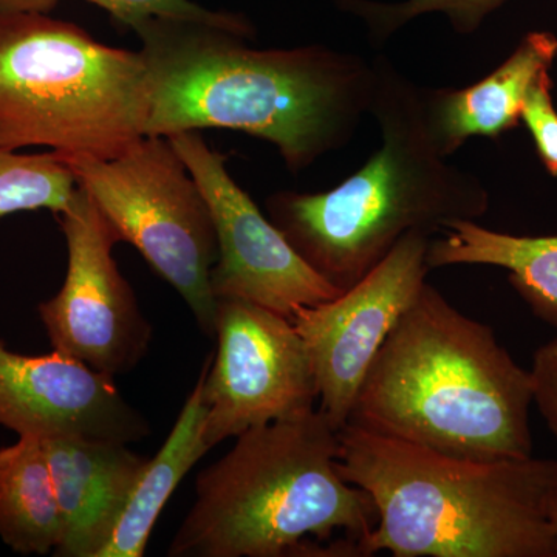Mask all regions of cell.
<instances>
[{
	"label": "cell",
	"instance_id": "cell-1",
	"mask_svg": "<svg viewBox=\"0 0 557 557\" xmlns=\"http://www.w3.org/2000/svg\"><path fill=\"white\" fill-rule=\"evenodd\" d=\"M148 137L244 132L276 146L293 174L343 149L369 115L375 72L357 53L321 44L255 49V25L226 11L219 20L146 17Z\"/></svg>",
	"mask_w": 557,
	"mask_h": 557
},
{
	"label": "cell",
	"instance_id": "cell-2",
	"mask_svg": "<svg viewBox=\"0 0 557 557\" xmlns=\"http://www.w3.org/2000/svg\"><path fill=\"white\" fill-rule=\"evenodd\" d=\"M531 405L530 370L490 325L424 282L370 366L348 423L448 456L522 460L533 457Z\"/></svg>",
	"mask_w": 557,
	"mask_h": 557
},
{
	"label": "cell",
	"instance_id": "cell-3",
	"mask_svg": "<svg viewBox=\"0 0 557 557\" xmlns=\"http://www.w3.org/2000/svg\"><path fill=\"white\" fill-rule=\"evenodd\" d=\"M372 64L369 115L379 123L380 148L335 188L277 190L265 201L300 258L339 292L368 276L406 234L432 237L490 209L482 180L449 164L429 137L421 87L383 54Z\"/></svg>",
	"mask_w": 557,
	"mask_h": 557
},
{
	"label": "cell",
	"instance_id": "cell-4",
	"mask_svg": "<svg viewBox=\"0 0 557 557\" xmlns=\"http://www.w3.org/2000/svg\"><path fill=\"white\" fill-rule=\"evenodd\" d=\"M339 474L369 494L366 556L556 557L547 518L556 460L480 461L346 424Z\"/></svg>",
	"mask_w": 557,
	"mask_h": 557
},
{
	"label": "cell",
	"instance_id": "cell-5",
	"mask_svg": "<svg viewBox=\"0 0 557 557\" xmlns=\"http://www.w3.org/2000/svg\"><path fill=\"white\" fill-rule=\"evenodd\" d=\"M338 450V431L317 408L244 432L200 472L168 556L287 557L309 536H368L375 505L339 474Z\"/></svg>",
	"mask_w": 557,
	"mask_h": 557
},
{
	"label": "cell",
	"instance_id": "cell-6",
	"mask_svg": "<svg viewBox=\"0 0 557 557\" xmlns=\"http://www.w3.org/2000/svg\"><path fill=\"white\" fill-rule=\"evenodd\" d=\"M141 53L46 13H0V148L113 159L146 137Z\"/></svg>",
	"mask_w": 557,
	"mask_h": 557
},
{
	"label": "cell",
	"instance_id": "cell-7",
	"mask_svg": "<svg viewBox=\"0 0 557 557\" xmlns=\"http://www.w3.org/2000/svg\"><path fill=\"white\" fill-rule=\"evenodd\" d=\"M61 157L120 242L137 248L188 304L199 327L214 335V220L199 183L170 138L146 135L113 159Z\"/></svg>",
	"mask_w": 557,
	"mask_h": 557
},
{
	"label": "cell",
	"instance_id": "cell-8",
	"mask_svg": "<svg viewBox=\"0 0 557 557\" xmlns=\"http://www.w3.org/2000/svg\"><path fill=\"white\" fill-rule=\"evenodd\" d=\"M214 361L201 369L211 446L314 409L317 376L292 319L248 300L222 298L215 307Z\"/></svg>",
	"mask_w": 557,
	"mask_h": 557
},
{
	"label": "cell",
	"instance_id": "cell-9",
	"mask_svg": "<svg viewBox=\"0 0 557 557\" xmlns=\"http://www.w3.org/2000/svg\"><path fill=\"white\" fill-rule=\"evenodd\" d=\"M67 244V274L60 292L39 304L53 350L115 379L148 354L152 327L113 258L119 234L89 194L78 189L57 215Z\"/></svg>",
	"mask_w": 557,
	"mask_h": 557
},
{
	"label": "cell",
	"instance_id": "cell-10",
	"mask_svg": "<svg viewBox=\"0 0 557 557\" xmlns=\"http://www.w3.org/2000/svg\"><path fill=\"white\" fill-rule=\"evenodd\" d=\"M166 138L211 208L219 248L211 270L215 299L248 300L292 319L298 307L317 306L343 293L311 269L269 215L260 212L231 177L226 156L212 149L200 131Z\"/></svg>",
	"mask_w": 557,
	"mask_h": 557
},
{
	"label": "cell",
	"instance_id": "cell-11",
	"mask_svg": "<svg viewBox=\"0 0 557 557\" xmlns=\"http://www.w3.org/2000/svg\"><path fill=\"white\" fill-rule=\"evenodd\" d=\"M431 239L420 231L406 234L354 287L293 313L317 376L319 410L338 432L350 420L359 388L388 333L426 282Z\"/></svg>",
	"mask_w": 557,
	"mask_h": 557
},
{
	"label": "cell",
	"instance_id": "cell-12",
	"mask_svg": "<svg viewBox=\"0 0 557 557\" xmlns=\"http://www.w3.org/2000/svg\"><path fill=\"white\" fill-rule=\"evenodd\" d=\"M0 426L20 437L141 442L150 424L113 379L53 350L28 357L0 339Z\"/></svg>",
	"mask_w": 557,
	"mask_h": 557
},
{
	"label": "cell",
	"instance_id": "cell-13",
	"mask_svg": "<svg viewBox=\"0 0 557 557\" xmlns=\"http://www.w3.org/2000/svg\"><path fill=\"white\" fill-rule=\"evenodd\" d=\"M42 442L61 512L53 556L98 557L148 460L126 443L70 437Z\"/></svg>",
	"mask_w": 557,
	"mask_h": 557
},
{
	"label": "cell",
	"instance_id": "cell-14",
	"mask_svg": "<svg viewBox=\"0 0 557 557\" xmlns=\"http://www.w3.org/2000/svg\"><path fill=\"white\" fill-rule=\"evenodd\" d=\"M557 58V38L530 32L496 70L463 89L421 87L429 137L440 156L456 153L468 139L498 138L522 121L523 102L542 73Z\"/></svg>",
	"mask_w": 557,
	"mask_h": 557
},
{
	"label": "cell",
	"instance_id": "cell-15",
	"mask_svg": "<svg viewBox=\"0 0 557 557\" xmlns=\"http://www.w3.org/2000/svg\"><path fill=\"white\" fill-rule=\"evenodd\" d=\"M429 242V269L487 265L509 271L508 282L542 321L557 329V236L498 233L475 220H456Z\"/></svg>",
	"mask_w": 557,
	"mask_h": 557
},
{
	"label": "cell",
	"instance_id": "cell-16",
	"mask_svg": "<svg viewBox=\"0 0 557 557\" xmlns=\"http://www.w3.org/2000/svg\"><path fill=\"white\" fill-rule=\"evenodd\" d=\"M203 376L186 398L177 421L163 446L150 458L135 483L129 502L108 544L98 557H141L157 519L178 483L211 449L205 438L207 406L201 397Z\"/></svg>",
	"mask_w": 557,
	"mask_h": 557
},
{
	"label": "cell",
	"instance_id": "cell-17",
	"mask_svg": "<svg viewBox=\"0 0 557 557\" xmlns=\"http://www.w3.org/2000/svg\"><path fill=\"white\" fill-rule=\"evenodd\" d=\"M61 512L42 440L20 437L0 448V539L24 556L53 555Z\"/></svg>",
	"mask_w": 557,
	"mask_h": 557
},
{
	"label": "cell",
	"instance_id": "cell-18",
	"mask_svg": "<svg viewBox=\"0 0 557 557\" xmlns=\"http://www.w3.org/2000/svg\"><path fill=\"white\" fill-rule=\"evenodd\" d=\"M79 185L60 153L0 148V218L24 211H67Z\"/></svg>",
	"mask_w": 557,
	"mask_h": 557
},
{
	"label": "cell",
	"instance_id": "cell-19",
	"mask_svg": "<svg viewBox=\"0 0 557 557\" xmlns=\"http://www.w3.org/2000/svg\"><path fill=\"white\" fill-rule=\"evenodd\" d=\"M509 0H335L368 27L370 42L384 44L417 17L440 13L458 35H472Z\"/></svg>",
	"mask_w": 557,
	"mask_h": 557
},
{
	"label": "cell",
	"instance_id": "cell-20",
	"mask_svg": "<svg viewBox=\"0 0 557 557\" xmlns=\"http://www.w3.org/2000/svg\"><path fill=\"white\" fill-rule=\"evenodd\" d=\"M108 11L113 20L131 28L146 17H183L219 20L226 11L205 9L190 0H87ZM60 0H0V13H46L57 9Z\"/></svg>",
	"mask_w": 557,
	"mask_h": 557
},
{
	"label": "cell",
	"instance_id": "cell-21",
	"mask_svg": "<svg viewBox=\"0 0 557 557\" xmlns=\"http://www.w3.org/2000/svg\"><path fill=\"white\" fill-rule=\"evenodd\" d=\"M552 90L549 72L542 73L523 102L522 123L533 137L545 171L552 177H557V110Z\"/></svg>",
	"mask_w": 557,
	"mask_h": 557
},
{
	"label": "cell",
	"instance_id": "cell-22",
	"mask_svg": "<svg viewBox=\"0 0 557 557\" xmlns=\"http://www.w3.org/2000/svg\"><path fill=\"white\" fill-rule=\"evenodd\" d=\"M530 373L533 403L557 442V336L534 351Z\"/></svg>",
	"mask_w": 557,
	"mask_h": 557
},
{
	"label": "cell",
	"instance_id": "cell-23",
	"mask_svg": "<svg viewBox=\"0 0 557 557\" xmlns=\"http://www.w3.org/2000/svg\"><path fill=\"white\" fill-rule=\"evenodd\" d=\"M547 518L549 527H552L553 536H555V547L557 557V475L547 497Z\"/></svg>",
	"mask_w": 557,
	"mask_h": 557
}]
</instances>
